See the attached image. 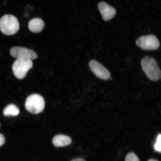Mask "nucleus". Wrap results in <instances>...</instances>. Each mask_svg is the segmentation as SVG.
<instances>
[{"label": "nucleus", "mask_w": 161, "mask_h": 161, "mask_svg": "<svg viewBox=\"0 0 161 161\" xmlns=\"http://www.w3.org/2000/svg\"><path fill=\"white\" fill-rule=\"evenodd\" d=\"M25 106L26 109L31 114H39L43 112L45 108V100L39 94H32L26 99Z\"/></svg>", "instance_id": "nucleus-3"}, {"label": "nucleus", "mask_w": 161, "mask_h": 161, "mask_svg": "<svg viewBox=\"0 0 161 161\" xmlns=\"http://www.w3.org/2000/svg\"><path fill=\"white\" fill-rule=\"evenodd\" d=\"M148 161H158L157 160H156V159H150L149 160H148Z\"/></svg>", "instance_id": "nucleus-16"}, {"label": "nucleus", "mask_w": 161, "mask_h": 161, "mask_svg": "<svg viewBox=\"0 0 161 161\" xmlns=\"http://www.w3.org/2000/svg\"><path fill=\"white\" fill-rule=\"evenodd\" d=\"M0 127H1V124H0Z\"/></svg>", "instance_id": "nucleus-17"}, {"label": "nucleus", "mask_w": 161, "mask_h": 161, "mask_svg": "<svg viewBox=\"0 0 161 161\" xmlns=\"http://www.w3.org/2000/svg\"><path fill=\"white\" fill-rule=\"evenodd\" d=\"M142 70L148 78L153 81H157L161 78V70L154 58L146 56L141 61Z\"/></svg>", "instance_id": "nucleus-1"}, {"label": "nucleus", "mask_w": 161, "mask_h": 161, "mask_svg": "<svg viewBox=\"0 0 161 161\" xmlns=\"http://www.w3.org/2000/svg\"><path fill=\"white\" fill-rule=\"evenodd\" d=\"M28 27L30 31L34 33L41 32L45 27L43 20L40 18H35L30 20Z\"/></svg>", "instance_id": "nucleus-9"}, {"label": "nucleus", "mask_w": 161, "mask_h": 161, "mask_svg": "<svg viewBox=\"0 0 161 161\" xmlns=\"http://www.w3.org/2000/svg\"><path fill=\"white\" fill-rule=\"evenodd\" d=\"M125 161H140L138 157L133 153H130L127 155Z\"/></svg>", "instance_id": "nucleus-12"}, {"label": "nucleus", "mask_w": 161, "mask_h": 161, "mask_svg": "<svg viewBox=\"0 0 161 161\" xmlns=\"http://www.w3.org/2000/svg\"><path fill=\"white\" fill-rule=\"evenodd\" d=\"M71 142V139L70 137L64 135H56L54 137L52 140L53 145L57 147L69 146Z\"/></svg>", "instance_id": "nucleus-10"}, {"label": "nucleus", "mask_w": 161, "mask_h": 161, "mask_svg": "<svg viewBox=\"0 0 161 161\" xmlns=\"http://www.w3.org/2000/svg\"><path fill=\"white\" fill-rule=\"evenodd\" d=\"M161 136L159 134L157 138L156 142L154 145V148L157 152H161Z\"/></svg>", "instance_id": "nucleus-13"}, {"label": "nucleus", "mask_w": 161, "mask_h": 161, "mask_svg": "<svg viewBox=\"0 0 161 161\" xmlns=\"http://www.w3.org/2000/svg\"><path fill=\"white\" fill-rule=\"evenodd\" d=\"M136 44L143 50H155L160 46L159 42L156 36L153 35L142 36L136 40Z\"/></svg>", "instance_id": "nucleus-5"}, {"label": "nucleus", "mask_w": 161, "mask_h": 161, "mask_svg": "<svg viewBox=\"0 0 161 161\" xmlns=\"http://www.w3.org/2000/svg\"><path fill=\"white\" fill-rule=\"evenodd\" d=\"M98 8L103 19L106 21L111 19L116 15V9L105 2H101L98 4Z\"/></svg>", "instance_id": "nucleus-8"}, {"label": "nucleus", "mask_w": 161, "mask_h": 161, "mask_svg": "<svg viewBox=\"0 0 161 161\" xmlns=\"http://www.w3.org/2000/svg\"><path fill=\"white\" fill-rule=\"evenodd\" d=\"M71 161H86V160L83 158H79L74 159Z\"/></svg>", "instance_id": "nucleus-15"}, {"label": "nucleus", "mask_w": 161, "mask_h": 161, "mask_svg": "<svg viewBox=\"0 0 161 161\" xmlns=\"http://www.w3.org/2000/svg\"><path fill=\"white\" fill-rule=\"evenodd\" d=\"M5 142V139L4 136L3 134H0V147L3 145Z\"/></svg>", "instance_id": "nucleus-14"}, {"label": "nucleus", "mask_w": 161, "mask_h": 161, "mask_svg": "<svg viewBox=\"0 0 161 161\" xmlns=\"http://www.w3.org/2000/svg\"><path fill=\"white\" fill-rule=\"evenodd\" d=\"M19 25L17 18L12 15H5L0 19V30L6 35H12L17 33Z\"/></svg>", "instance_id": "nucleus-2"}, {"label": "nucleus", "mask_w": 161, "mask_h": 161, "mask_svg": "<svg viewBox=\"0 0 161 161\" xmlns=\"http://www.w3.org/2000/svg\"><path fill=\"white\" fill-rule=\"evenodd\" d=\"M19 109L14 104H10L6 107L3 110V114L5 116H16L19 115Z\"/></svg>", "instance_id": "nucleus-11"}, {"label": "nucleus", "mask_w": 161, "mask_h": 161, "mask_svg": "<svg viewBox=\"0 0 161 161\" xmlns=\"http://www.w3.org/2000/svg\"><path fill=\"white\" fill-rule=\"evenodd\" d=\"M89 67L94 75L100 79L108 80L110 78L109 71L97 61L91 60L89 62Z\"/></svg>", "instance_id": "nucleus-7"}, {"label": "nucleus", "mask_w": 161, "mask_h": 161, "mask_svg": "<svg viewBox=\"0 0 161 161\" xmlns=\"http://www.w3.org/2000/svg\"><path fill=\"white\" fill-rule=\"evenodd\" d=\"M33 66V63L31 60L18 59L14 62L12 69L15 77L21 80L25 77L28 71Z\"/></svg>", "instance_id": "nucleus-4"}, {"label": "nucleus", "mask_w": 161, "mask_h": 161, "mask_svg": "<svg viewBox=\"0 0 161 161\" xmlns=\"http://www.w3.org/2000/svg\"><path fill=\"white\" fill-rule=\"evenodd\" d=\"M10 53L16 59H26L33 60L38 57V55L34 50L22 47H14L11 48Z\"/></svg>", "instance_id": "nucleus-6"}]
</instances>
